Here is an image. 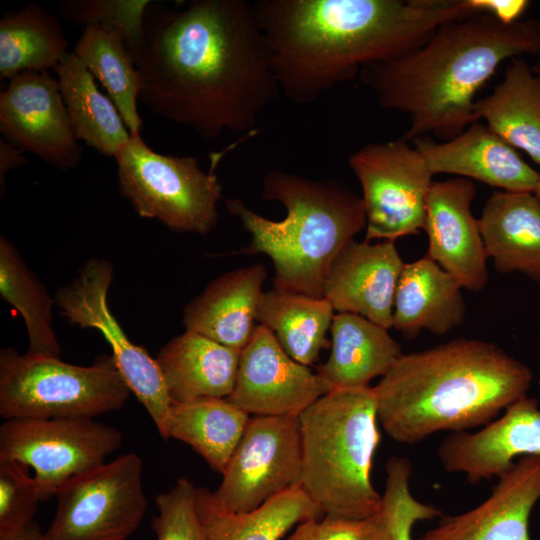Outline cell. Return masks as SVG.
Wrapping results in <instances>:
<instances>
[{
  "label": "cell",
  "instance_id": "obj_1",
  "mask_svg": "<svg viewBox=\"0 0 540 540\" xmlns=\"http://www.w3.org/2000/svg\"><path fill=\"white\" fill-rule=\"evenodd\" d=\"M139 100L206 140L252 135L281 93L270 52L246 0L151 1L135 58Z\"/></svg>",
  "mask_w": 540,
  "mask_h": 540
},
{
  "label": "cell",
  "instance_id": "obj_2",
  "mask_svg": "<svg viewBox=\"0 0 540 540\" xmlns=\"http://www.w3.org/2000/svg\"><path fill=\"white\" fill-rule=\"evenodd\" d=\"M280 92L308 105L371 64L424 45L443 23L473 13L466 0L252 2Z\"/></svg>",
  "mask_w": 540,
  "mask_h": 540
},
{
  "label": "cell",
  "instance_id": "obj_3",
  "mask_svg": "<svg viewBox=\"0 0 540 540\" xmlns=\"http://www.w3.org/2000/svg\"><path fill=\"white\" fill-rule=\"evenodd\" d=\"M540 53V22L505 24L482 12L441 24L421 47L364 67L359 76L384 109L404 113L407 141H448L472 123L475 95L502 62Z\"/></svg>",
  "mask_w": 540,
  "mask_h": 540
},
{
  "label": "cell",
  "instance_id": "obj_4",
  "mask_svg": "<svg viewBox=\"0 0 540 540\" xmlns=\"http://www.w3.org/2000/svg\"><path fill=\"white\" fill-rule=\"evenodd\" d=\"M532 378L527 365L477 339L402 353L373 387L378 422L402 444L441 431H468L526 396Z\"/></svg>",
  "mask_w": 540,
  "mask_h": 540
},
{
  "label": "cell",
  "instance_id": "obj_5",
  "mask_svg": "<svg viewBox=\"0 0 540 540\" xmlns=\"http://www.w3.org/2000/svg\"><path fill=\"white\" fill-rule=\"evenodd\" d=\"M262 194L285 207L284 219H267L240 199L225 204L251 235L243 252L272 260L275 289L323 298L334 259L366 228L362 198L337 181L281 170L266 174Z\"/></svg>",
  "mask_w": 540,
  "mask_h": 540
},
{
  "label": "cell",
  "instance_id": "obj_6",
  "mask_svg": "<svg viewBox=\"0 0 540 540\" xmlns=\"http://www.w3.org/2000/svg\"><path fill=\"white\" fill-rule=\"evenodd\" d=\"M298 419L300 488L324 516L361 519L379 512L382 495L371 482L380 441L373 387L332 390Z\"/></svg>",
  "mask_w": 540,
  "mask_h": 540
},
{
  "label": "cell",
  "instance_id": "obj_7",
  "mask_svg": "<svg viewBox=\"0 0 540 540\" xmlns=\"http://www.w3.org/2000/svg\"><path fill=\"white\" fill-rule=\"evenodd\" d=\"M130 392L112 355L79 366L13 348L0 352V415L5 420L94 418L121 409Z\"/></svg>",
  "mask_w": 540,
  "mask_h": 540
},
{
  "label": "cell",
  "instance_id": "obj_8",
  "mask_svg": "<svg viewBox=\"0 0 540 540\" xmlns=\"http://www.w3.org/2000/svg\"><path fill=\"white\" fill-rule=\"evenodd\" d=\"M114 158L120 193L140 217L200 235L216 226L223 196L214 170L221 154L205 172L196 158L155 152L141 135H131Z\"/></svg>",
  "mask_w": 540,
  "mask_h": 540
},
{
  "label": "cell",
  "instance_id": "obj_9",
  "mask_svg": "<svg viewBox=\"0 0 540 540\" xmlns=\"http://www.w3.org/2000/svg\"><path fill=\"white\" fill-rule=\"evenodd\" d=\"M121 433L94 418L8 419L0 427V460L34 471L41 501L71 479L105 463Z\"/></svg>",
  "mask_w": 540,
  "mask_h": 540
},
{
  "label": "cell",
  "instance_id": "obj_10",
  "mask_svg": "<svg viewBox=\"0 0 540 540\" xmlns=\"http://www.w3.org/2000/svg\"><path fill=\"white\" fill-rule=\"evenodd\" d=\"M366 213V242L418 234L424 228L433 174L405 138L368 143L351 154Z\"/></svg>",
  "mask_w": 540,
  "mask_h": 540
},
{
  "label": "cell",
  "instance_id": "obj_11",
  "mask_svg": "<svg viewBox=\"0 0 540 540\" xmlns=\"http://www.w3.org/2000/svg\"><path fill=\"white\" fill-rule=\"evenodd\" d=\"M55 496L56 513L43 540H126L147 509L142 460L122 455L71 479Z\"/></svg>",
  "mask_w": 540,
  "mask_h": 540
},
{
  "label": "cell",
  "instance_id": "obj_12",
  "mask_svg": "<svg viewBox=\"0 0 540 540\" xmlns=\"http://www.w3.org/2000/svg\"><path fill=\"white\" fill-rule=\"evenodd\" d=\"M113 273L109 261H86L76 277L56 292L55 304L71 325L100 331L112 349L121 376L163 436L172 401L156 359L130 341L110 311L107 295Z\"/></svg>",
  "mask_w": 540,
  "mask_h": 540
},
{
  "label": "cell",
  "instance_id": "obj_13",
  "mask_svg": "<svg viewBox=\"0 0 540 540\" xmlns=\"http://www.w3.org/2000/svg\"><path fill=\"white\" fill-rule=\"evenodd\" d=\"M212 492L226 511H253L270 499L299 488L302 449L298 416L250 417L224 472Z\"/></svg>",
  "mask_w": 540,
  "mask_h": 540
},
{
  "label": "cell",
  "instance_id": "obj_14",
  "mask_svg": "<svg viewBox=\"0 0 540 540\" xmlns=\"http://www.w3.org/2000/svg\"><path fill=\"white\" fill-rule=\"evenodd\" d=\"M0 131L22 153L62 171L75 168L83 154L58 80L49 71H25L8 81L0 93Z\"/></svg>",
  "mask_w": 540,
  "mask_h": 540
},
{
  "label": "cell",
  "instance_id": "obj_15",
  "mask_svg": "<svg viewBox=\"0 0 540 540\" xmlns=\"http://www.w3.org/2000/svg\"><path fill=\"white\" fill-rule=\"evenodd\" d=\"M330 391L317 372L290 357L272 331L259 324L240 351L227 399L253 416H299Z\"/></svg>",
  "mask_w": 540,
  "mask_h": 540
},
{
  "label": "cell",
  "instance_id": "obj_16",
  "mask_svg": "<svg viewBox=\"0 0 540 540\" xmlns=\"http://www.w3.org/2000/svg\"><path fill=\"white\" fill-rule=\"evenodd\" d=\"M533 455L540 456V408L528 395L479 431L451 433L437 449L443 468L465 474L470 484L498 478L516 458Z\"/></svg>",
  "mask_w": 540,
  "mask_h": 540
},
{
  "label": "cell",
  "instance_id": "obj_17",
  "mask_svg": "<svg viewBox=\"0 0 540 540\" xmlns=\"http://www.w3.org/2000/svg\"><path fill=\"white\" fill-rule=\"evenodd\" d=\"M475 194V185L467 178L433 182L423 229L428 236L426 255L462 288L480 291L488 283V256L471 211Z\"/></svg>",
  "mask_w": 540,
  "mask_h": 540
},
{
  "label": "cell",
  "instance_id": "obj_18",
  "mask_svg": "<svg viewBox=\"0 0 540 540\" xmlns=\"http://www.w3.org/2000/svg\"><path fill=\"white\" fill-rule=\"evenodd\" d=\"M540 499V456H524L500 477L478 506L441 516L417 540H531L529 518Z\"/></svg>",
  "mask_w": 540,
  "mask_h": 540
},
{
  "label": "cell",
  "instance_id": "obj_19",
  "mask_svg": "<svg viewBox=\"0 0 540 540\" xmlns=\"http://www.w3.org/2000/svg\"><path fill=\"white\" fill-rule=\"evenodd\" d=\"M394 242L347 244L331 264L324 297L334 310L392 327L397 284L404 266Z\"/></svg>",
  "mask_w": 540,
  "mask_h": 540
},
{
  "label": "cell",
  "instance_id": "obj_20",
  "mask_svg": "<svg viewBox=\"0 0 540 540\" xmlns=\"http://www.w3.org/2000/svg\"><path fill=\"white\" fill-rule=\"evenodd\" d=\"M410 143L433 175L454 174L509 192H533L540 177L514 147L479 121L448 141L425 136Z\"/></svg>",
  "mask_w": 540,
  "mask_h": 540
},
{
  "label": "cell",
  "instance_id": "obj_21",
  "mask_svg": "<svg viewBox=\"0 0 540 540\" xmlns=\"http://www.w3.org/2000/svg\"><path fill=\"white\" fill-rule=\"evenodd\" d=\"M265 279L263 264L217 277L185 307V329L241 351L256 328Z\"/></svg>",
  "mask_w": 540,
  "mask_h": 540
},
{
  "label": "cell",
  "instance_id": "obj_22",
  "mask_svg": "<svg viewBox=\"0 0 540 540\" xmlns=\"http://www.w3.org/2000/svg\"><path fill=\"white\" fill-rule=\"evenodd\" d=\"M478 222L497 271L521 272L540 285V200L535 194L496 191Z\"/></svg>",
  "mask_w": 540,
  "mask_h": 540
},
{
  "label": "cell",
  "instance_id": "obj_23",
  "mask_svg": "<svg viewBox=\"0 0 540 540\" xmlns=\"http://www.w3.org/2000/svg\"><path fill=\"white\" fill-rule=\"evenodd\" d=\"M172 402L228 398L235 386L240 350L185 331L155 358Z\"/></svg>",
  "mask_w": 540,
  "mask_h": 540
},
{
  "label": "cell",
  "instance_id": "obj_24",
  "mask_svg": "<svg viewBox=\"0 0 540 540\" xmlns=\"http://www.w3.org/2000/svg\"><path fill=\"white\" fill-rule=\"evenodd\" d=\"M461 285L427 255L405 263L397 284L393 324L407 338L422 330L444 335L462 324Z\"/></svg>",
  "mask_w": 540,
  "mask_h": 540
},
{
  "label": "cell",
  "instance_id": "obj_25",
  "mask_svg": "<svg viewBox=\"0 0 540 540\" xmlns=\"http://www.w3.org/2000/svg\"><path fill=\"white\" fill-rule=\"evenodd\" d=\"M330 331V356L316 370L331 391L369 386L375 377H383L402 354L388 329L358 314L334 315Z\"/></svg>",
  "mask_w": 540,
  "mask_h": 540
},
{
  "label": "cell",
  "instance_id": "obj_26",
  "mask_svg": "<svg viewBox=\"0 0 540 540\" xmlns=\"http://www.w3.org/2000/svg\"><path fill=\"white\" fill-rule=\"evenodd\" d=\"M476 121L540 165V77L522 58H514L493 91L474 103Z\"/></svg>",
  "mask_w": 540,
  "mask_h": 540
},
{
  "label": "cell",
  "instance_id": "obj_27",
  "mask_svg": "<svg viewBox=\"0 0 540 540\" xmlns=\"http://www.w3.org/2000/svg\"><path fill=\"white\" fill-rule=\"evenodd\" d=\"M53 70L77 139L114 157L131 133L113 101L99 90L94 76L73 52Z\"/></svg>",
  "mask_w": 540,
  "mask_h": 540
},
{
  "label": "cell",
  "instance_id": "obj_28",
  "mask_svg": "<svg viewBox=\"0 0 540 540\" xmlns=\"http://www.w3.org/2000/svg\"><path fill=\"white\" fill-rule=\"evenodd\" d=\"M250 417L227 398L172 402L162 438L186 443L222 474Z\"/></svg>",
  "mask_w": 540,
  "mask_h": 540
},
{
  "label": "cell",
  "instance_id": "obj_29",
  "mask_svg": "<svg viewBox=\"0 0 540 540\" xmlns=\"http://www.w3.org/2000/svg\"><path fill=\"white\" fill-rule=\"evenodd\" d=\"M196 504L208 540H280L294 526L323 514L300 487L245 513L222 509L203 487L197 488Z\"/></svg>",
  "mask_w": 540,
  "mask_h": 540
},
{
  "label": "cell",
  "instance_id": "obj_30",
  "mask_svg": "<svg viewBox=\"0 0 540 540\" xmlns=\"http://www.w3.org/2000/svg\"><path fill=\"white\" fill-rule=\"evenodd\" d=\"M333 307L325 298L273 289L264 292L257 321L269 328L284 351L297 362L309 366L322 349L331 347L327 332Z\"/></svg>",
  "mask_w": 540,
  "mask_h": 540
},
{
  "label": "cell",
  "instance_id": "obj_31",
  "mask_svg": "<svg viewBox=\"0 0 540 540\" xmlns=\"http://www.w3.org/2000/svg\"><path fill=\"white\" fill-rule=\"evenodd\" d=\"M68 46L58 18L41 5L7 11L0 19V78L54 69Z\"/></svg>",
  "mask_w": 540,
  "mask_h": 540
},
{
  "label": "cell",
  "instance_id": "obj_32",
  "mask_svg": "<svg viewBox=\"0 0 540 540\" xmlns=\"http://www.w3.org/2000/svg\"><path fill=\"white\" fill-rule=\"evenodd\" d=\"M72 52L105 88L131 135H141L143 121L137 106L141 79L122 34L99 25L85 26Z\"/></svg>",
  "mask_w": 540,
  "mask_h": 540
},
{
  "label": "cell",
  "instance_id": "obj_33",
  "mask_svg": "<svg viewBox=\"0 0 540 540\" xmlns=\"http://www.w3.org/2000/svg\"><path fill=\"white\" fill-rule=\"evenodd\" d=\"M0 294L23 317L28 354L59 358L61 348L52 328L55 304L45 286L28 268L17 248L0 237Z\"/></svg>",
  "mask_w": 540,
  "mask_h": 540
},
{
  "label": "cell",
  "instance_id": "obj_34",
  "mask_svg": "<svg viewBox=\"0 0 540 540\" xmlns=\"http://www.w3.org/2000/svg\"><path fill=\"white\" fill-rule=\"evenodd\" d=\"M150 3V0H67L59 4V10L72 24L99 25L119 31L135 61Z\"/></svg>",
  "mask_w": 540,
  "mask_h": 540
},
{
  "label": "cell",
  "instance_id": "obj_35",
  "mask_svg": "<svg viewBox=\"0 0 540 540\" xmlns=\"http://www.w3.org/2000/svg\"><path fill=\"white\" fill-rule=\"evenodd\" d=\"M385 470L387 477L382 508L387 514L393 540H413L412 529L417 522L431 520L442 516V513L434 505L425 504L412 495V466L406 457H391Z\"/></svg>",
  "mask_w": 540,
  "mask_h": 540
},
{
  "label": "cell",
  "instance_id": "obj_36",
  "mask_svg": "<svg viewBox=\"0 0 540 540\" xmlns=\"http://www.w3.org/2000/svg\"><path fill=\"white\" fill-rule=\"evenodd\" d=\"M197 487L181 477L167 492L155 498L158 515L153 518L156 540H208L196 504Z\"/></svg>",
  "mask_w": 540,
  "mask_h": 540
},
{
  "label": "cell",
  "instance_id": "obj_37",
  "mask_svg": "<svg viewBox=\"0 0 540 540\" xmlns=\"http://www.w3.org/2000/svg\"><path fill=\"white\" fill-rule=\"evenodd\" d=\"M39 501L37 484L26 467L14 461L0 460V530L33 522Z\"/></svg>",
  "mask_w": 540,
  "mask_h": 540
},
{
  "label": "cell",
  "instance_id": "obj_38",
  "mask_svg": "<svg viewBox=\"0 0 540 540\" xmlns=\"http://www.w3.org/2000/svg\"><path fill=\"white\" fill-rule=\"evenodd\" d=\"M286 540H393L387 514L381 510L361 519L324 516L299 523Z\"/></svg>",
  "mask_w": 540,
  "mask_h": 540
},
{
  "label": "cell",
  "instance_id": "obj_39",
  "mask_svg": "<svg viewBox=\"0 0 540 540\" xmlns=\"http://www.w3.org/2000/svg\"><path fill=\"white\" fill-rule=\"evenodd\" d=\"M466 3L473 12L487 13L502 23L512 24L520 20L530 2L526 0H466Z\"/></svg>",
  "mask_w": 540,
  "mask_h": 540
},
{
  "label": "cell",
  "instance_id": "obj_40",
  "mask_svg": "<svg viewBox=\"0 0 540 540\" xmlns=\"http://www.w3.org/2000/svg\"><path fill=\"white\" fill-rule=\"evenodd\" d=\"M27 162L22 152L5 139H0V191L3 197L6 174Z\"/></svg>",
  "mask_w": 540,
  "mask_h": 540
},
{
  "label": "cell",
  "instance_id": "obj_41",
  "mask_svg": "<svg viewBox=\"0 0 540 540\" xmlns=\"http://www.w3.org/2000/svg\"><path fill=\"white\" fill-rule=\"evenodd\" d=\"M43 534L33 521L18 528L0 530V540H43Z\"/></svg>",
  "mask_w": 540,
  "mask_h": 540
},
{
  "label": "cell",
  "instance_id": "obj_42",
  "mask_svg": "<svg viewBox=\"0 0 540 540\" xmlns=\"http://www.w3.org/2000/svg\"><path fill=\"white\" fill-rule=\"evenodd\" d=\"M533 193L535 194V196L540 200V177H539V180L533 190Z\"/></svg>",
  "mask_w": 540,
  "mask_h": 540
},
{
  "label": "cell",
  "instance_id": "obj_43",
  "mask_svg": "<svg viewBox=\"0 0 540 540\" xmlns=\"http://www.w3.org/2000/svg\"><path fill=\"white\" fill-rule=\"evenodd\" d=\"M532 70L540 77V61L532 67Z\"/></svg>",
  "mask_w": 540,
  "mask_h": 540
}]
</instances>
